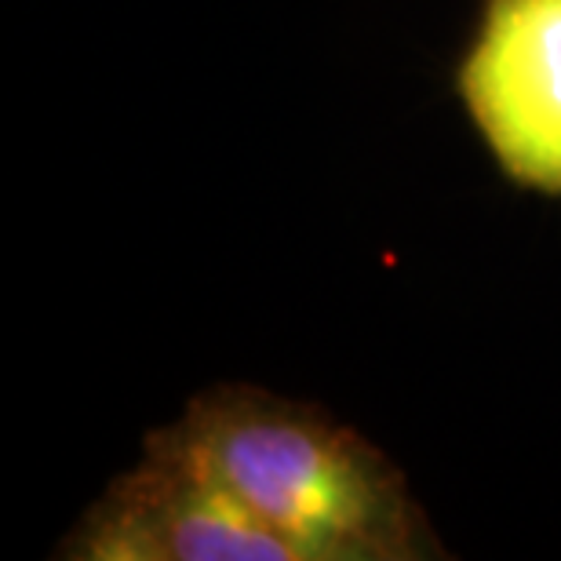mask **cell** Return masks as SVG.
<instances>
[{
	"instance_id": "2",
	"label": "cell",
	"mask_w": 561,
	"mask_h": 561,
	"mask_svg": "<svg viewBox=\"0 0 561 561\" xmlns=\"http://www.w3.org/2000/svg\"><path fill=\"white\" fill-rule=\"evenodd\" d=\"M456 95L514 186L561 197V0H485Z\"/></svg>"
},
{
	"instance_id": "3",
	"label": "cell",
	"mask_w": 561,
	"mask_h": 561,
	"mask_svg": "<svg viewBox=\"0 0 561 561\" xmlns=\"http://www.w3.org/2000/svg\"><path fill=\"white\" fill-rule=\"evenodd\" d=\"M51 558L66 561H296L291 547L194 467L142 448Z\"/></svg>"
},
{
	"instance_id": "1",
	"label": "cell",
	"mask_w": 561,
	"mask_h": 561,
	"mask_svg": "<svg viewBox=\"0 0 561 561\" xmlns=\"http://www.w3.org/2000/svg\"><path fill=\"white\" fill-rule=\"evenodd\" d=\"M142 448L194 467L296 561H431L448 551L383 448L310 401L219 383Z\"/></svg>"
}]
</instances>
